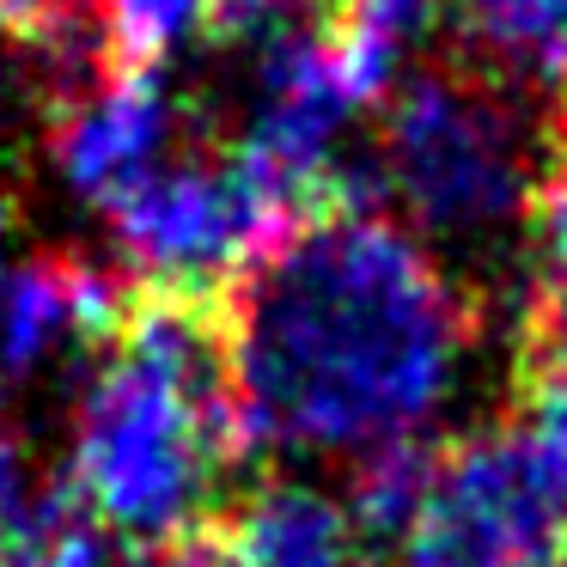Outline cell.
Masks as SVG:
<instances>
[{"instance_id":"obj_1","label":"cell","mask_w":567,"mask_h":567,"mask_svg":"<svg viewBox=\"0 0 567 567\" xmlns=\"http://www.w3.org/2000/svg\"><path fill=\"white\" fill-rule=\"evenodd\" d=\"M214 330L238 445L360 476L452 421L482 311L379 202L330 196L226 281Z\"/></svg>"},{"instance_id":"obj_2","label":"cell","mask_w":567,"mask_h":567,"mask_svg":"<svg viewBox=\"0 0 567 567\" xmlns=\"http://www.w3.org/2000/svg\"><path fill=\"white\" fill-rule=\"evenodd\" d=\"M238 457L214 306L135 281L74 409L68 501L116 549L177 555L226 506Z\"/></svg>"},{"instance_id":"obj_3","label":"cell","mask_w":567,"mask_h":567,"mask_svg":"<svg viewBox=\"0 0 567 567\" xmlns=\"http://www.w3.org/2000/svg\"><path fill=\"white\" fill-rule=\"evenodd\" d=\"M537 92L476 62H433L384 92V128L372 153V196L396 226L440 250H494L530 226L549 177V116Z\"/></svg>"},{"instance_id":"obj_4","label":"cell","mask_w":567,"mask_h":567,"mask_svg":"<svg viewBox=\"0 0 567 567\" xmlns=\"http://www.w3.org/2000/svg\"><path fill=\"white\" fill-rule=\"evenodd\" d=\"M567 518V482L518 427H488L427 457L396 567H537Z\"/></svg>"},{"instance_id":"obj_5","label":"cell","mask_w":567,"mask_h":567,"mask_svg":"<svg viewBox=\"0 0 567 567\" xmlns=\"http://www.w3.org/2000/svg\"><path fill=\"white\" fill-rule=\"evenodd\" d=\"M104 220L141 287L196 299L208 287H226L257 250L287 233V208L226 147L165 159Z\"/></svg>"},{"instance_id":"obj_6","label":"cell","mask_w":567,"mask_h":567,"mask_svg":"<svg viewBox=\"0 0 567 567\" xmlns=\"http://www.w3.org/2000/svg\"><path fill=\"white\" fill-rule=\"evenodd\" d=\"M367 111L360 92L348 86V68L336 55L330 25H287L275 38L250 43L245 74V116L233 135V159L281 202L287 214L299 202H330L336 147L342 128Z\"/></svg>"},{"instance_id":"obj_7","label":"cell","mask_w":567,"mask_h":567,"mask_svg":"<svg viewBox=\"0 0 567 567\" xmlns=\"http://www.w3.org/2000/svg\"><path fill=\"white\" fill-rule=\"evenodd\" d=\"M184 92L165 68H111L86 92L55 104L50 165L74 202L111 214L128 189L184 153Z\"/></svg>"},{"instance_id":"obj_8","label":"cell","mask_w":567,"mask_h":567,"mask_svg":"<svg viewBox=\"0 0 567 567\" xmlns=\"http://www.w3.org/2000/svg\"><path fill=\"white\" fill-rule=\"evenodd\" d=\"M135 287L92 257H13L0 275V379H43L68 360L104 354Z\"/></svg>"},{"instance_id":"obj_9","label":"cell","mask_w":567,"mask_h":567,"mask_svg":"<svg viewBox=\"0 0 567 567\" xmlns=\"http://www.w3.org/2000/svg\"><path fill=\"white\" fill-rule=\"evenodd\" d=\"M360 537L354 513L342 494L318 488V482L269 476L257 488L233 494L172 567H360Z\"/></svg>"},{"instance_id":"obj_10","label":"cell","mask_w":567,"mask_h":567,"mask_svg":"<svg viewBox=\"0 0 567 567\" xmlns=\"http://www.w3.org/2000/svg\"><path fill=\"white\" fill-rule=\"evenodd\" d=\"M476 68L525 92L567 86V0H457Z\"/></svg>"},{"instance_id":"obj_11","label":"cell","mask_w":567,"mask_h":567,"mask_svg":"<svg viewBox=\"0 0 567 567\" xmlns=\"http://www.w3.org/2000/svg\"><path fill=\"white\" fill-rule=\"evenodd\" d=\"M111 68H165L214 25V0H99Z\"/></svg>"},{"instance_id":"obj_12","label":"cell","mask_w":567,"mask_h":567,"mask_svg":"<svg viewBox=\"0 0 567 567\" xmlns=\"http://www.w3.org/2000/svg\"><path fill=\"white\" fill-rule=\"evenodd\" d=\"M525 372L530 384H567V269L543 262L525 299Z\"/></svg>"},{"instance_id":"obj_13","label":"cell","mask_w":567,"mask_h":567,"mask_svg":"<svg viewBox=\"0 0 567 567\" xmlns=\"http://www.w3.org/2000/svg\"><path fill=\"white\" fill-rule=\"evenodd\" d=\"M86 19H99V0H0V31L19 50L55 38L68 25H86Z\"/></svg>"},{"instance_id":"obj_14","label":"cell","mask_w":567,"mask_h":567,"mask_svg":"<svg viewBox=\"0 0 567 567\" xmlns=\"http://www.w3.org/2000/svg\"><path fill=\"white\" fill-rule=\"evenodd\" d=\"M530 233H537V245H543V262H561L567 269V153L549 165V177H543L537 208H530Z\"/></svg>"},{"instance_id":"obj_15","label":"cell","mask_w":567,"mask_h":567,"mask_svg":"<svg viewBox=\"0 0 567 567\" xmlns=\"http://www.w3.org/2000/svg\"><path fill=\"white\" fill-rule=\"evenodd\" d=\"M561 537H567V518H561Z\"/></svg>"}]
</instances>
